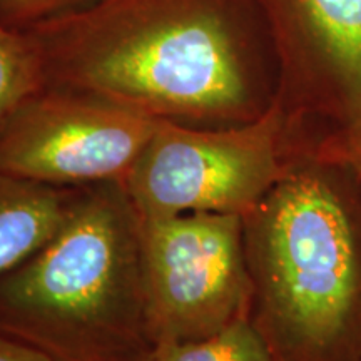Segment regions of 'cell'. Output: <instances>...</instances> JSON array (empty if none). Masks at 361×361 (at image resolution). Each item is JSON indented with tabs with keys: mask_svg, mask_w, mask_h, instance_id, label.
Returning <instances> with one entry per match:
<instances>
[{
	"mask_svg": "<svg viewBox=\"0 0 361 361\" xmlns=\"http://www.w3.org/2000/svg\"><path fill=\"white\" fill-rule=\"evenodd\" d=\"M245 221L250 319L273 361H361V219L326 166L293 161Z\"/></svg>",
	"mask_w": 361,
	"mask_h": 361,
	"instance_id": "3957f363",
	"label": "cell"
},
{
	"mask_svg": "<svg viewBox=\"0 0 361 361\" xmlns=\"http://www.w3.org/2000/svg\"><path fill=\"white\" fill-rule=\"evenodd\" d=\"M141 269L152 346L204 340L250 319L252 283L241 216L141 219Z\"/></svg>",
	"mask_w": 361,
	"mask_h": 361,
	"instance_id": "5b68a950",
	"label": "cell"
},
{
	"mask_svg": "<svg viewBox=\"0 0 361 361\" xmlns=\"http://www.w3.org/2000/svg\"><path fill=\"white\" fill-rule=\"evenodd\" d=\"M147 361H273L251 319L197 341L156 345Z\"/></svg>",
	"mask_w": 361,
	"mask_h": 361,
	"instance_id": "30bf717a",
	"label": "cell"
},
{
	"mask_svg": "<svg viewBox=\"0 0 361 361\" xmlns=\"http://www.w3.org/2000/svg\"><path fill=\"white\" fill-rule=\"evenodd\" d=\"M281 69L276 97H303L333 79L361 117V0H256Z\"/></svg>",
	"mask_w": 361,
	"mask_h": 361,
	"instance_id": "52a82bcc",
	"label": "cell"
},
{
	"mask_svg": "<svg viewBox=\"0 0 361 361\" xmlns=\"http://www.w3.org/2000/svg\"><path fill=\"white\" fill-rule=\"evenodd\" d=\"M288 112L278 97L258 119L228 128L161 121L126 191L141 219L188 213L245 218L286 173Z\"/></svg>",
	"mask_w": 361,
	"mask_h": 361,
	"instance_id": "277c9868",
	"label": "cell"
},
{
	"mask_svg": "<svg viewBox=\"0 0 361 361\" xmlns=\"http://www.w3.org/2000/svg\"><path fill=\"white\" fill-rule=\"evenodd\" d=\"M0 335L56 361H147L141 218L121 180L72 188L52 236L0 276Z\"/></svg>",
	"mask_w": 361,
	"mask_h": 361,
	"instance_id": "7a4b0ae2",
	"label": "cell"
},
{
	"mask_svg": "<svg viewBox=\"0 0 361 361\" xmlns=\"http://www.w3.org/2000/svg\"><path fill=\"white\" fill-rule=\"evenodd\" d=\"M0 361H56L42 351L13 340V338L0 335Z\"/></svg>",
	"mask_w": 361,
	"mask_h": 361,
	"instance_id": "7c38bea8",
	"label": "cell"
},
{
	"mask_svg": "<svg viewBox=\"0 0 361 361\" xmlns=\"http://www.w3.org/2000/svg\"><path fill=\"white\" fill-rule=\"evenodd\" d=\"M159 123L92 94L45 87L0 129V173L56 188L123 183Z\"/></svg>",
	"mask_w": 361,
	"mask_h": 361,
	"instance_id": "8992f818",
	"label": "cell"
},
{
	"mask_svg": "<svg viewBox=\"0 0 361 361\" xmlns=\"http://www.w3.org/2000/svg\"><path fill=\"white\" fill-rule=\"evenodd\" d=\"M256 0H99L25 29L45 87L107 99L157 121L228 128L268 99L255 54Z\"/></svg>",
	"mask_w": 361,
	"mask_h": 361,
	"instance_id": "6da1fadb",
	"label": "cell"
},
{
	"mask_svg": "<svg viewBox=\"0 0 361 361\" xmlns=\"http://www.w3.org/2000/svg\"><path fill=\"white\" fill-rule=\"evenodd\" d=\"M72 188L0 173V276L29 258L64 218Z\"/></svg>",
	"mask_w": 361,
	"mask_h": 361,
	"instance_id": "ba28073f",
	"label": "cell"
},
{
	"mask_svg": "<svg viewBox=\"0 0 361 361\" xmlns=\"http://www.w3.org/2000/svg\"><path fill=\"white\" fill-rule=\"evenodd\" d=\"M44 89L42 59L32 37L0 20V129L22 104Z\"/></svg>",
	"mask_w": 361,
	"mask_h": 361,
	"instance_id": "9c48e42d",
	"label": "cell"
},
{
	"mask_svg": "<svg viewBox=\"0 0 361 361\" xmlns=\"http://www.w3.org/2000/svg\"><path fill=\"white\" fill-rule=\"evenodd\" d=\"M96 2L99 0H0V20L13 29L25 30Z\"/></svg>",
	"mask_w": 361,
	"mask_h": 361,
	"instance_id": "8fae6325",
	"label": "cell"
},
{
	"mask_svg": "<svg viewBox=\"0 0 361 361\" xmlns=\"http://www.w3.org/2000/svg\"><path fill=\"white\" fill-rule=\"evenodd\" d=\"M353 162L358 168L361 174V117L355 121V130H353Z\"/></svg>",
	"mask_w": 361,
	"mask_h": 361,
	"instance_id": "4fadbf2b",
	"label": "cell"
}]
</instances>
